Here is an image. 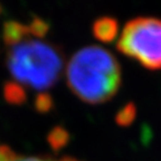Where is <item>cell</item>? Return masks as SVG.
<instances>
[{"mask_svg": "<svg viewBox=\"0 0 161 161\" xmlns=\"http://www.w3.org/2000/svg\"><path fill=\"white\" fill-rule=\"evenodd\" d=\"M94 33L96 37L104 40H112L118 34V24L112 18H102L94 25Z\"/></svg>", "mask_w": 161, "mask_h": 161, "instance_id": "277c9868", "label": "cell"}, {"mask_svg": "<svg viewBox=\"0 0 161 161\" xmlns=\"http://www.w3.org/2000/svg\"><path fill=\"white\" fill-rule=\"evenodd\" d=\"M47 26L40 19L29 25L9 21L3 27V40L7 47V66L15 87L8 97L19 102L23 88L45 92L59 78L64 59L59 49L45 39Z\"/></svg>", "mask_w": 161, "mask_h": 161, "instance_id": "6da1fadb", "label": "cell"}, {"mask_svg": "<svg viewBox=\"0 0 161 161\" xmlns=\"http://www.w3.org/2000/svg\"><path fill=\"white\" fill-rule=\"evenodd\" d=\"M65 74L73 93L91 104L113 97L121 83V68L115 56L96 45L77 50L68 60Z\"/></svg>", "mask_w": 161, "mask_h": 161, "instance_id": "7a4b0ae2", "label": "cell"}, {"mask_svg": "<svg viewBox=\"0 0 161 161\" xmlns=\"http://www.w3.org/2000/svg\"><path fill=\"white\" fill-rule=\"evenodd\" d=\"M118 49L150 69L161 68V19L138 17L125 24Z\"/></svg>", "mask_w": 161, "mask_h": 161, "instance_id": "3957f363", "label": "cell"}]
</instances>
